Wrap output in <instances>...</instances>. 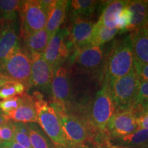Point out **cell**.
<instances>
[{
    "mask_svg": "<svg viewBox=\"0 0 148 148\" xmlns=\"http://www.w3.org/2000/svg\"><path fill=\"white\" fill-rule=\"evenodd\" d=\"M69 1L66 0H55L49 10L45 27L49 39L60 29V25L65 19L66 9L69 5Z\"/></svg>",
    "mask_w": 148,
    "mask_h": 148,
    "instance_id": "obj_16",
    "label": "cell"
},
{
    "mask_svg": "<svg viewBox=\"0 0 148 148\" xmlns=\"http://www.w3.org/2000/svg\"><path fill=\"white\" fill-rule=\"evenodd\" d=\"M52 106L58 114L64 135L70 145H83L88 137L87 127L84 122L77 116L68 113L65 109Z\"/></svg>",
    "mask_w": 148,
    "mask_h": 148,
    "instance_id": "obj_8",
    "label": "cell"
},
{
    "mask_svg": "<svg viewBox=\"0 0 148 148\" xmlns=\"http://www.w3.org/2000/svg\"><path fill=\"white\" fill-rule=\"evenodd\" d=\"M132 12L130 10L127 4L120 11L116 18V27L119 30V33H124L128 31V28L132 22Z\"/></svg>",
    "mask_w": 148,
    "mask_h": 148,
    "instance_id": "obj_29",
    "label": "cell"
},
{
    "mask_svg": "<svg viewBox=\"0 0 148 148\" xmlns=\"http://www.w3.org/2000/svg\"><path fill=\"white\" fill-rule=\"evenodd\" d=\"M135 58L129 36L113 45L106 66L105 80L112 82L134 69Z\"/></svg>",
    "mask_w": 148,
    "mask_h": 148,
    "instance_id": "obj_2",
    "label": "cell"
},
{
    "mask_svg": "<svg viewBox=\"0 0 148 148\" xmlns=\"http://www.w3.org/2000/svg\"><path fill=\"white\" fill-rule=\"evenodd\" d=\"M30 86H34L47 92L51 90L53 69L47 63L42 54L32 53H30Z\"/></svg>",
    "mask_w": 148,
    "mask_h": 148,
    "instance_id": "obj_11",
    "label": "cell"
},
{
    "mask_svg": "<svg viewBox=\"0 0 148 148\" xmlns=\"http://www.w3.org/2000/svg\"><path fill=\"white\" fill-rule=\"evenodd\" d=\"M95 23L90 19L75 18L66 29V38L73 51L88 45Z\"/></svg>",
    "mask_w": 148,
    "mask_h": 148,
    "instance_id": "obj_13",
    "label": "cell"
},
{
    "mask_svg": "<svg viewBox=\"0 0 148 148\" xmlns=\"http://www.w3.org/2000/svg\"><path fill=\"white\" fill-rule=\"evenodd\" d=\"M127 7L132 12V22L127 32H134L145 27L148 25V1H128Z\"/></svg>",
    "mask_w": 148,
    "mask_h": 148,
    "instance_id": "obj_18",
    "label": "cell"
},
{
    "mask_svg": "<svg viewBox=\"0 0 148 148\" xmlns=\"http://www.w3.org/2000/svg\"><path fill=\"white\" fill-rule=\"evenodd\" d=\"M1 137L3 144H7L14 140V127L12 121L8 120L1 126Z\"/></svg>",
    "mask_w": 148,
    "mask_h": 148,
    "instance_id": "obj_31",
    "label": "cell"
},
{
    "mask_svg": "<svg viewBox=\"0 0 148 148\" xmlns=\"http://www.w3.org/2000/svg\"><path fill=\"white\" fill-rule=\"evenodd\" d=\"M138 148H148V146H145V145L140 146V147H138Z\"/></svg>",
    "mask_w": 148,
    "mask_h": 148,
    "instance_id": "obj_41",
    "label": "cell"
},
{
    "mask_svg": "<svg viewBox=\"0 0 148 148\" xmlns=\"http://www.w3.org/2000/svg\"><path fill=\"white\" fill-rule=\"evenodd\" d=\"M19 47L17 22L5 23L0 26V64Z\"/></svg>",
    "mask_w": 148,
    "mask_h": 148,
    "instance_id": "obj_14",
    "label": "cell"
},
{
    "mask_svg": "<svg viewBox=\"0 0 148 148\" xmlns=\"http://www.w3.org/2000/svg\"><path fill=\"white\" fill-rule=\"evenodd\" d=\"M136 121L140 129H148V112L140 114L136 118Z\"/></svg>",
    "mask_w": 148,
    "mask_h": 148,
    "instance_id": "obj_33",
    "label": "cell"
},
{
    "mask_svg": "<svg viewBox=\"0 0 148 148\" xmlns=\"http://www.w3.org/2000/svg\"><path fill=\"white\" fill-rule=\"evenodd\" d=\"M27 87L21 83L8 80L0 86V100L14 97H19L26 94Z\"/></svg>",
    "mask_w": 148,
    "mask_h": 148,
    "instance_id": "obj_26",
    "label": "cell"
},
{
    "mask_svg": "<svg viewBox=\"0 0 148 148\" xmlns=\"http://www.w3.org/2000/svg\"><path fill=\"white\" fill-rule=\"evenodd\" d=\"M51 92L53 106L67 110L71 95L69 74L65 66L61 65L53 71Z\"/></svg>",
    "mask_w": 148,
    "mask_h": 148,
    "instance_id": "obj_10",
    "label": "cell"
},
{
    "mask_svg": "<svg viewBox=\"0 0 148 148\" xmlns=\"http://www.w3.org/2000/svg\"><path fill=\"white\" fill-rule=\"evenodd\" d=\"M25 47L29 53H36L43 55L49 38L45 28L29 34L24 38Z\"/></svg>",
    "mask_w": 148,
    "mask_h": 148,
    "instance_id": "obj_21",
    "label": "cell"
},
{
    "mask_svg": "<svg viewBox=\"0 0 148 148\" xmlns=\"http://www.w3.org/2000/svg\"><path fill=\"white\" fill-rule=\"evenodd\" d=\"M37 112L38 123L56 148H67L70 145L62 130L60 120L54 108L44 100L40 92L32 96Z\"/></svg>",
    "mask_w": 148,
    "mask_h": 148,
    "instance_id": "obj_1",
    "label": "cell"
},
{
    "mask_svg": "<svg viewBox=\"0 0 148 148\" xmlns=\"http://www.w3.org/2000/svg\"><path fill=\"white\" fill-rule=\"evenodd\" d=\"M24 95L0 100V111L5 115L10 113L20 106V104L23 101Z\"/></svg>",
    "mask_w": 148,
    "mask_h": 148,
    "instance_id": "obj_30",
    "label": "cell"
},
{
    "mask_svg": "<svg viewBox=\"0 0 148 148\" xmlns=\"http://www.w3.org/2000/svg\"><path fill=\"white\" fill-rule=\"evenodd\" d=\"M27 125L29 128V139L32 148H56L36 123H27Z\"/></svg>",
    "mask_w": 148,
    "mask_h": 148,
    "instance_id": "obj_25",
    "label": "cell"
},
{
    "mask_svg": "<svg viewBox=\"0 0 148 148\" xmlns=\"http://www.w3.org/2000/svg\"><path fill=\"white\" fill-rule=\"evenodd\" d=\"M99 3V1L94 0H73L69 1L72 19L75 18L89 19Z\"/></svg>",
    "mask_w": 148,
    "mask_h": 148,
    "instance_id": "obj_22",
    "label": "cell"
},
{
    "mask_svg": "<svg viewBox=\"0 0 148 148\" xmlns=\"http://www.w3.org/2000/svg\"><path fill=\"white\" fill-rule=\"evenodd\" d=\"M144 28H145L146 29H147V32H148V25H147V26H146L145 27H144Z\"/></svg>",
    "mask_w": 148,
    "mask_h": 148,
    "instance_id": "obj_42",
    "label": "cell"
},
{
    "mask_svg": "<svg viewBox=\"0 0 148 148\" xmlns=\"http://www.w3.org/2000/svg\"><path fill=\"white\" fill-rule=\"evenodd\" d=\"M127 1L123 0L109 1L101 12L99 21L108 28H116V18L120 11L127 4Z\"/></svg>",
    "mask_w": 148,
    "mask_h": 148,
    "instance_id": "obj_20",
    "label": "cell"
},
{
    "mask_svg": "<svg viewBox=\"0 0 148 148\" xmlns=\"http://www.w3.org/2000/svg\"><path fill=\"white\" fill-rule=\"evenodd\" d=\"M18 14L21 20V36L23 39L29 34L45 28L48 12L38 0L22 1Z\"/></svg>",
    "mask_w": 148,
    "mask_h": 148,
    "instance_id": "obj_5",
    "label": "cell"
},
{
    "mask_svg": "<svg viewBox=\"0 0 148 148\" xmlns=\"http://www.w3.org/2000/svg\"><path fill=\"white\" fill-rule=\"evenodd\" d=\"M118 33L119 30L116 28H108L98 20L94 25L88 45L102 46L106 42L112 40Z\"/></svg>",
    "mask_w": 148,
    "mask_h": 148,
    "instance_id": "obj_23",
    "label": "cell"
},
{
    "mask_svg": "<svg viewBox=\"0 0 148 148\" xmlns=\"http://www.w3.org/2000/svg\"><path fill=\"white\" fill-rule=\"evenodd\" d=\"M110 145L112 148L140 147L148 142V129H140L126 136L110 138Z\"/></svg>",
    "mask_w": 148,
    "mask_h": 148,
    "instance_id": "obj_19",
    "label": "cell"
},
{
    "mask_svg": "<svg viewBox=\"0 0 148 148\" xmlns=\"http://www.w3.org/2000/svg\"><path fill=\"white\" fill-rule=\"evenodd\" d=\"M71 62L77 70L91 73L100 69L104 61L102 46L87 45L73 51Z\"/></svg>",
    "mask_w": 148,
    "mask_h": 148,
    "instance_id": "obj_7",
    "label": "cell"
},
{
    "mask_svg": "<svg viewBox=\"0 0 148 148\" xmlns=\"http://www.w3.org/2000/svg\"><path fill=\"white\" fill-rule=\"evenodd\" d=\"M5 116L7 119L14 122L23 123H38L37 112L32 96L25 94L20 106Z\"/></svg>",
    "mask_w": 148,
    "mask_h": 148,
    "instance_id": "obj_15",
    "label": "cell"
},
{
    "mask_svg": "<svg viewBox=\"0 0 148 148\" xmlns=\"http://www.w3.org/2000/svg\"><path fill=\"white\" fill-rule=\"evenodd\" d=\"M135 63L148 64V32L145 28L134 31L129 35Z\"/></svg>",
    "mask_w": 148,
    "mask_h": 148,
    "instance_id": "obj_17",
    "label": "cell"
},
{
    "mask_svg": "<svg viewBox=\"0 0 148 148\" xmlns=\"http://www.w3.org/2000/svg\"><path fill=\"white\" fill-rule=\"evenodd\" d=\"M136 118L137 115L132 110L116 111L107 126L110 138L121 137L138 130Z\"/></svg>",
    "mask_w": 148,
    "mask_h": 148,
    "instance_id": "obj_12",
    "label": "cell"
},
{
    "mask_svg": "<svg viewBox=\"0 0 148 148\" xmlns=\"http://www.w3.org/2000/svg\"><path fill=\"white\" fill-rule=\"evenodd\" d=\"M0 74L7 80L30 86L31 58L29 53L18 47L10 56L0 64Z\"/></svg>",
    "mask_w": 148,
    "mask_h": 148,
    "instance_id": "obj_4",
    "label": "cell"
},
{
    "mask_svg": "<svg viewBox=\"0 0 148 148\" xmlns=\"http://www.w3.org/2000/svg\"><path fill=\"white\" fill-rule=\"evenodd\" d=\"M4 145H6L9 148H25L20 145V144L16 143V142L14 141V140H12V141L10 142V143L4 144Z\"/></svg>",
    "mask_w": 148,
    "mask_h": 148,
    "instance_id": "obj_34",
    "label": "cell"
},
{
    "mask_svg": "<svg viewBox=\"0 0 148 148\" xmlns=\"http://www.w3.org/2000/svg\"><path fill=\"white\" fill-rule=\"evenodd\" d=\"M6 81H8V80H7L6 79L4 78V77H3L2 75H1V74H0V86H1V85L2 84L3 82H6Z\"/></svg>",
    "mask_w": 148,
    "mask_h": 148,
    "instance_id": "obj_38",
    "label": "cell"
},
{
    "mask_svg": "<svg viewBox=\"0 0 148 148\" xmlns=\"http://www.w3.org/2000/svg\"><path fill=\"white\" fill-rule=\"evenodd\" d=\"M70 50L71 47L66 38V30L60 29L49 39L43 56L54 71L67 58Z\"/></svg>",
    "mask_w": 148,
    "mask_h": 148,
    "instance_id": "obj_9",
    "label": "cell"
},
{
    "mask_svg": "<svg viewBox=\"0 0 148 148\" xmlns=\"http://www.w3.org/2000/svg\"><path fill=\"white\" fill-rule=\"evenodd\" d=\"M2 145H3V142L1 137V126H0V147H1Z\"/></svg>",
    "mask_w": 148,
    "mask_h": 148,
    "instance_id": "obj_39",
    "label": "cell"
},
{
    "mask_svg": "<svg viewBox=\"0 0 148 148\" xmlns=\"http://www.w3.org/2000/svg\"><path fill=\"white\" fill-rule=\"evenodd\" d=\"M134 70L140 82L148 81V64H140L135 63Z\"/></svg>",
    "mask_w": 148,
    "mask_h": 148,
    "instance_id": "obj_32",
    "label": "cell"
},
{
    "mask_svg": "<svg viewBox=\"0 0 148 148\" xmlns=\"http://www.w3.org/2000/svg\"><path fill=\"white\" fill-rule=\"evenodd\" d=\"M148 102V81L140 82L135 95L133 106L130 110L137 112L139 115L142 114V108Z\"/></svg>",
    "mask_w": 148,
    "mask_h": 148,
    "instance_id": "obj_28",
    "label": "cell"
},
{
    "mask_svg": "<svg viewBox=\"0 0 148 148\" xmlns=\"http://www.w3.org/2000/svg\"><path fill=\"white\" fill-rule=\"evenodd\" d=\"M0 148H9V147L6 145H4V144H3V145H1V147H0Z\"/></svg>",
    "mask_w": 148,
    "mask_h": 148,
    "instance_id": "obj_40",
    "label": "cell"
},
{
    "mask_svg": "<svg viewBox=\"0 0 148 148\" xmlns=\"http://www.w3.org/2000/svg\"><path fill=\"white\" fill-rule=\"evenodd\" d=\"M116 111L110 83L105 80L92 101L90 110V123L100 132H106L107 126Z\"/></svg>",
    "mask_w": 148,
    "mask_h": 148,
    "instance_id": "obj_3",
    "label": "cell"
},
{
    "mask_svg": "<svg viewBox=\"0 0 148 148\" xmlns=\"http://www.w3.org/2000/svg\"><path fill=\"white\" fill-rule=\"evenodd\" d=\"M109 83L116 111L130 110L140 83L135 70L125 76Z\"/></svg>",
    "mask_w": 148,
    "mask_h": 148,
    "instance_id": "obj_6",
    "label": "cell"
},
{
    "mask_svg": "<svg viewBox=\"0 0 148 148\" xmlns=\"http://www.w3.org/2000/svg\"><path fill=\"white\" fill-rule=\"evenodd\" d=\"M8 121V120L6 119L5 116L1 112V111H0V126H1L3 123H5V122Z\"/></svg>",
    "mask_w": 148,
    "mask_h": 148,
    "instance_id": "obj_35",
    "label": "cell"
},
{
    "mask_svg": "<svg viewBox=\"0 0 148 148\" xmlns=\"http://www.w3.org/2000/svg\"><path fill=\"white\" fill-rule=\"evenodd\" d=\"M14 140L25 148H32L29 136L27 123L14 122Z\"/></svg>",
    "mask_w": 148,
    "mask_h": 148,
    "instance_id": "obj_27",
    "label": "cell"
},
{
    "mask_svg": "<svg viewBox=\"0 0 148 148\" xmlns=\"http://www.w3.org/2000/svg\"><path fill=\"white\" fill-rule=\"evenodd\" d=\"M147 112H148V102L147 103H145V104L143 106V108H142V114Z\"/></svg>",
    "mask_w": 148,
    "mask_h": 148,
    "instance_id": "obj_37",
    "label": "cell"
},
{
    "mask_svg": "<svg viewBox=\"0 0 148 148\" xmlns=\"http://www.w3.org/2000/svg\"><path fill=\"white\" fill-rule=\"evenodd\" d=\"M22 1L0 0V26L16 21Z\"/></svg>",
    "mask_w": 148,
    "mask_h": 148,
    "instance_id": "obj_24",
    "label": "cell"
},
{
    "mask_svg": "<svg viewBox=\"0 0 148 148\" xmlns=\"http://www.w3.org/2000/svg\"><path fill=\"white\" fill-rule=\"evenodd\" d=\"M67 148H89L84 145H73Z\"/></svg>",
    "mask_w": 148,
    "mask_h": 148,
    "instance_id": "obj_36",
    "label": "cell"
}]
</instances>
